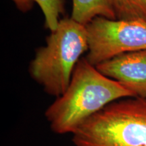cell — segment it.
<instances>
[{
    "instance_id": "277c9868",
    "label": "cell",
    "mask_w": 146,
    "mask_h": 146,
    "mask_svg": "<svg viewBox=\"0 0 146 146\" xmlns=\"http://www.w3.org/2000/svg\"><path fill=\"white\" fill-rule=\"evenodd\" d=\"M89 49L86 59L97 66L118 55L146 50V22L96 17L86 25Z\"/></svg>"
},
{
    "instance_id": "8992f818",
    "label": "cell",
    "mask_w": 146,
    "mask_h": 146,
    "mask_svg": "<svg viewBox=\"0 0 146 146\" xmlns=\"http://www.w3.org/2000/svg\"><path fill=\"white\" fill-rule=\"evenodd\" d=\"M96 17L116 20L111 0H72V19L87 25Z\"/></svg>"
},
{
    "instance_id": "52a82bcc",
    "label": "cell",
    "mask_w": 146,
    "mask_h": 146,
    "mask_svg": "<svg viewBox=\"0 0 146 146\" xmlns=\"http://www.w3.org/2000/svg\"><path fill=\"white\" fill-rule=\"evenodd\" d=\"M116 20L146 22V0H111Z\"/></svg>"
},
{
    "instance_id": "5b68a950",
    "label": "cell",
    "mask_w": 146,
    "mask_h": 146,
    "mask_svg": "<svg viewBox=\"0 0 146 146\" xmlns=\"http://www.w3.org/2000/svg\"><path fill=\"white\" fill-rule=\"evenodd\" d=\"M96 67L104 75L118 82L135 98L146 99V50L118 55Z\"/></svg>"
},
{
    "instance_id": "6da1fadb",
    "label": "cell",
    "mask_w": 146,
    "mask_h": 146,
    "mask_svg": "<svg viewBox=\"0 0 146 146\" xmlns=\"http://www.w3.org/2000/svg\"><path fill=\"white\" fill-rule=\"evenodd\" d=\"M128 98L135 97L118 82L102 74L86 58H82L68 88L47 108L45 116L55 133L73 135L110 104Z\"/></svg>"
},
{
    "instance_id": "3957f363",
    "label": "cell",
    "mask_w": 146,
    "mask_h": 146,
    "mask_svg": "<svg viewBox=\"0 0 146 146\" xmlns=\"http://www.w3.org/2000/svg\"><path fill=\"white\" fill-rule=\"evenodd\" d=\"M75 146H146V99L110 104L72 135Z\"/></svg>"
},
{
    "instance_id": "7a4b0ae2",
    "label": "cell",
    "mask_w": 146,
    "mask_h": 146,
    "mask_svg": "<svg viewBox=\"0 0 146 146\" xmlns=\"http://www.w3.org/2000/svg\"><path fill=\"white\" fill-rule=\"evenodd\" d=\"M45 41V45L36 50L29 72L46 94L58 98L68 88L82 55L88 52L86 25L71 17L60 19Z\"/></svg>"
},
{
    "instance_id": "9c48e42d",
    "label": "cell",
    "mask_w": 146,
    "mask_h": 146,
    "mask_svg": "<svg viewBox=\"0 0 146 146\" xmlns=\"http://www.w3.org/2000/svg\"><path fill=\"white\" fill-rule=\"evenodd\" d=\"M16 5V8L23 13L31 11L35 4L34 0H11Z\"/></svg>"
},
{
    "instance_id": "ba28073f",
    "label": "cell",
    "mask_w": 146,
    "mask_h": 146,
    "mask_svg": "<svg viewBox=\"0 0 146 146\" xmlns=\"http://www.w3.org/2000/svg\"><path fill=\"white\" fill-rule=\"evenodd\" d=\"M44 16L45 27L50 31L56 30L60 17L65 12V0H34Z\"/></svg>"
}]
</instances>
